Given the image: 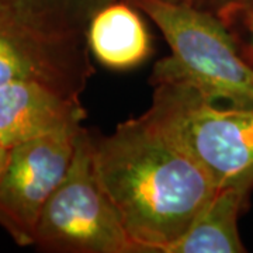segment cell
<instances>
[{
  "instance_id": "cell-13",
  "label": "cell",
  "mask_w": 253,
  "mask_h": 253,
  "mask_svg": "<svg viewBox=\"0 0 253 253\" xmlns=\"http://www.w3.org/2000/svg\"><path fill=\"white\" fill-rule=\"evenodd\" d=\"M61 1H69V3H79V4H89V6H94L99 7L103 3L109 1V0H61Z\"/></svg>"
},
{
  "instance_id": "cell-8",
  "label": "cell",
  "mask_w": 253,
  "mask_h": 253,
  "mask_svg": "<svg viewBox=\"0 0 253 253\" xmlns=\"http://www.w3.org/2000/svg\"><path fill=\"white\" fill-rule=\"evenodd\" d=\"M93 56L113 71H128L152 54V42L139 10L126 0H109L91 13L86 28Z\"/></svg>"
},
{
  "instance_id": "cell-11",
  "label": "cell",
  "mask_w": 253,
  "mask_h": 253,
  "mask_svg": "<svg viewBox=\"0 0 253 253\" xmlns=\"http://www.w3.org/2000/svg\"><path fill=\"white\" fill-rule=\"evenodd\" d=\"M245 1H249V0H191V4L197 9L210 11L217 16L221 10L234 6V4H241Z\"/></svg>"
},
{
  "instance_id": "cell-10",
  "label": "cell",
  "mask_w": 253,
  "mask_h": 253,
  "mask_svg": "<svg viewBox=\"0 0 253 253\" xmlns=\"http://www.w3.org/2000/svg\"><path fill=\"white\" fill-rule=\"evenodd\" d=\"M217 17L224 23L239 55L253 68V0L221 10Z\"/></svg>"
},
{
  "instance_id": "cell-1",
  "label": "cell",
  "mask_w": 253,
  "mask_h": 253,
  "mask_svg": "<svg viewBox=\"0 0 253 253\" xmlns=\"http://www.w3.org/2000/svg\"><path fill=\"white\" fill-rule=\"evenodd\" d=\"M93 163L141 253H163L218 190L189 155L142 117L93 138Z\"/></svg>"
},
{
  "instance_id": "cell-6",
  "label": "cell",
  "mask_w": 253,
  "mask_h": 253,
  "mask_svg": "<svg viewBox=\"0 0 253 253\" xmlns=\"http://www.w3.org/2000/svg\"><path fill=\"white\" fill-rule=\"evenodd\" d=\"M83 126H72L10 148L0 176V226L20 246H33L46 201L72 163Z\"/></svg>"
},
{
  "instance_id": "cell-3",
  "label": "cell",
  "mask_w": 253,
  "mask_h": 253,
  "mask_svg": "<svg viewBox=\"0 0 253 253\" xmlns=\"http://www.w3.org/2000/svg\"><path fill=\"white\" fill-rule=\"evenodd\" d=\"M162 31L172 54L155 63L151 84L183 83L212 103L253 106V68L239 55L219 18L193 4L126 0Z\"/></svg>"
},
{
  "instance_id": "cell-7",
  "label": "cell",
  "mask_w": 253,
  "mask_h": 253,
  "mask_svg": "<svg viewBox=\"0 0 253 253\" xmlns=\"http://www.w3.org/2000/svg\"><path fill=\"white\" fill-rule=\"evenodd\" d=\"M86 116L81 99L41 82L14 81L0 86V139L7 148L79 126Z\"/></svg>"
},
{
  "instance_id": "cell-4",
  "label": "cell",
  "mask_w": 253,
  "mask_h": 253,
  "mask_svg": "<svg viewBox=\"0 0 253 253\" xmlns=\"http://www.w3.org/2000/svg\"><path fill=\"white\" fill-rule=\"evenodd\" d=\"M141 117L189 155L221 187L253 190V106L219 109L183 83H154Z\"/></svg>"
},
{
  "instance_id": "cell-9",
  "label": "cell",
  "mask_w": 253,
  "mask_h": 253,
  "mask_svg": "<svg viewBox=\"0 0 253 253\" xmlns=\"http://www.w3.org/2000/svg\"><path fill=\"white\" fill-rule=\"evenodd\" d=\"M251 190L221 187L189 228L163 253H242L238 219L248 207Z\"/></svg>"
},
{
  "instance_id": "cell-12",
  "label": "cell",
  "mask_w": 253,
  "mask_h": 253,
  "mask_svg": "<svg viewBox=\"0 0 253 253\" xmlns=\"http://www.w3.org/2000/svg\"><path fill=\"white\" fill-rule=\"evenodd\" d=\"M9 154L10 148H7L0 139V176H1V173H3L4 168H6V163H7V159H9Z\"/></svg>"
},
{
  "instance_id": "cell-14",
  "label": "cell",
  "mask_w": 253,
  "mask_h": 253,
  "mask_svg": "<svg viewBox=\"0 0 253 253\" xmlns=\"http://www.w3.org/2000/svg\"><path fill=\"white\" fill-rule=\"evenodd\" d=\"M166 1H173V3H184V4H191V0H166Z\"/></svg>"
},
{
  "instance_id": "cell-2",
  "label": "cell",
  "mask_w": 253,
  "mask_h": 253,
  "mask_svg": "<svg viewBox=\"0 0 253 253\" xmlns=\"http://www.w3.org/2000/svg\"><path fill=\"white\" fill-rule=\"evenodd\" d=\"M96 9L61 0H0V86L36 81L81 99L94 75L86 28Z\"/></svg>"
},
{
  "instance_id": "cell-5",
  "label": "cell",
  "mask_w": 253,
  "mask_h": 253,
  "mask_svg": "<svg viewBox=\"0 0 253 253\" xmlns=\"http://www.w3.org/2000/svg\"><path fill=\"white\" fill-rule=\"evenodd\" d=\"M33 246L52 253H141L100 184L93 136L84 128L68 172L41 212Z\"/></svg>"
}]
</instances>
